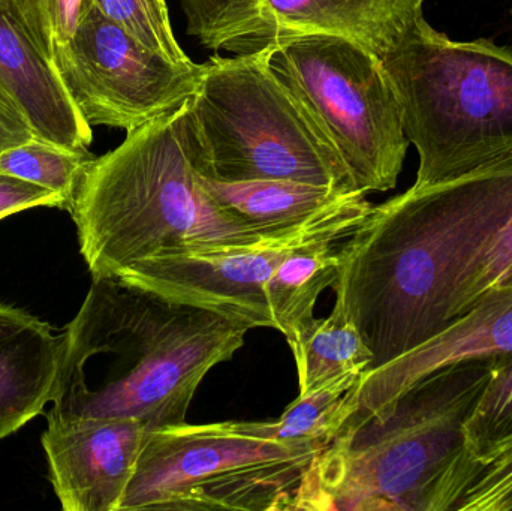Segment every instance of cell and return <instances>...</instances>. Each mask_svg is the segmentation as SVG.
Instances as JSON below:
<instances>
[{
  "label": "cell",
  "mask_w": 512,
  "mask_h": 511,
  "mask_svg": "<svg viewBox=\"0 0 512 511\" xmlns=\"http://www.w3.org/2000/svg\"><path fill=\"white\" fill-rule=\"evenodd\" d=\"M512 215V153L474 173L372 206L339 246L333 284L372 351L366 372L453 321L454 294Z\"/></svg>",
  "instance_id": "6da1fadb"
},
{
  "label": "cell",
  "mask_w": 512,
  "mask_h": 511,
  "mask_svg": "<svg viewBox=\"0 0 512 511\" xmlns=\"http://www.w3.org/2000/svg\"><path fill=\"white\" fill-rule=\"evenodd\" d=\"M249 330L120 276H93L65 332L48 423L132 419L150 431L183 425L201 381L233 359Z\"/></svg>",
  "instance_id": "7a4b0ae2"
},
{
  "label": "cell",
  "mask_w": 512,
  "mask_h": 511,
  "mask_svg": "<svg viewBox=\"0 0 512 511\" xmlns=\"http://www.w3.org/2000/svg\"><path fill=\"white\" fill-rule=\"evenodd\" d=\"M188 102L126 132L87 165L68 212L92 276L168 255L246 248L301 227L268 230L210 197L189 149Z\"/></svg>",
  "instance_id": "3957f363"
},
{
  "label": "cell",
  "mask_w": 512,
  "mask_h": 511,
  "mask_svg": "<svg viewBox=\"0 0 512 511\" xmlns=\"http://www.w3.org/2000/svg\"><path fill=\"white\" fill-rule=\"evenodd\" d=\"M495 365L441 369L339 432L316 456L300 510H454L480 468L465 425Z\"/></svg>",
  "instance_id": "277c9868"
},
{
  "label": "cell",
  "mask_w": 512,
  "mask_h": 511,
  "mask_svg": "<svg viewBox=\"0 0 512 511\" xmlns=\"http://www.w3.org/2000/svg\"><path fill=\"white\" fill-rule=\"evenodd\" d=\"M273 48L207 60L186 113L198 173L225 183L291 180L360 192L324 129L271 68Z\"/></svg>",
  "instance_id": "5b68a950"
},
{
  "label": "cell",
  "mask_w": 512,
  "mask_h": 511,
  "mask_svg": "<svg viewBox=\"0 0 512 511\" xmlns=\"http://www.w3.org/2000/svg\"><path fill=\"white\" fill-rule=\"evenodd\" d=\"M385 69L420 156L412 188L474 173L512 153V48L453 41L421 18Z\"/></svg>",
  "instance_id": "8992f818"
},
{
  "label": "cell",
  "mask_w": 512,
  "mask_h": 511,
  "mask_svg": "<svg viewBox=\"0 0 512 511\" xmlns=\"http://www.w3.org/2000/svg\"><path fill=\"white\" fill-rule=\"evenodd\" d=\"M321 447L183 423L152 431L119 511L300 510Z\"/></svg>",
  "instance_id": "52a82bcc"
},
{
  "label": "cell",
  "mask_w": 512,
  "mask_h": 511,
  "mask_svg": "<svg viewBox=\"0 0 512 511\" xmlns=\"http://www.w3.org/2000/svg\"><path fill=\"white\" fill-rule=\"evenodd\" d=\"M271 68L324 129L363 194L396 188L409 140L384 60L340 36L297 35Z\"/></svg>",
  "instance_id": "ba28073f"
},
{
  "label": "cell",
  "mask_w": 512,
  "mask_h": 511,
  "mask_svg": "<svg viewBox=\"0 0 512 511\" xmlns=\"http://www.w3.org/2000/svg\"><path fill=\"white\" fill-rule=\"evenodd\" d=\"M51 68L90 126L128 132L191 101L206 63L171 60L93 5Z\"/></svg>",
  "instance_id": "9c48e42d"
},
{
  "label": "cell",
  "mask_w": 512,
  "mask_h": 511,
  "mask_svg": "<svg viewBox=\"0 0 512 511\" xmlns=\"http://www.w3.org/2000/svg\"><path fill=\"white\" fill-rule=\"evenodd\" d=\"M372 206L366 195H355L279 239L230 251L153 258L117 276L167 299L227 315L251 329H273L265 285L280 263L312 240L345 239Z\"/></svg>",
  "instance_id": "30bf717a"
},
{
  "label": "cell",
  "mask_w": 512,
  "mask_h": 511,
  "mask_svg": "<svg viewBox=\"0 0 512 511\" xmlns=\"http://www.w3.org/2000/svg\"><path fill=\"white\" fill-rule=\"evenodd\" d=\"M508 359H512V287L490 288L426 344L364 372L346 398L339 432L375 416L408 387L441 369L474 360Z\"/></svg>",
  "instance_id": "8fae6325"
},
{
  "label": "cell",
  "mask_w": 512,
  "mask_h": 511,
  "mask_svg": "<svg viewBox=\"0 0 512 511\" xmlns=\"http://www.w3.org/2000/svg\"><path fill=\"white\" fill-rule=\"evenodd\" d=\"M150 429L138 420L48 423L42 447L65 511H119Z\"/></svg>",
  "instance_id": "7c38bea8"
},
{
  "label": "cell",
  "mask_w": 512,
  "mask_h": 511,
  "mask_svg": "<svg viewBox=\"0 0 512 511\" xmlns=\"http://www.w3.org/2000/svg\"><path fill=\"white\" fill-rule=\"evenodd\" d=\"M0 80L17 99L36 138L69 149H89L92 126L33 45L14 0H0Z\"/></svg>",
  "instance_id": "4fadbf2b"
},
{
  "label": "cell",
  "mask_w": 512,
  "mask_h": 511,
  "mask_svg": "<svg viewBox=\"0 0 512 511\" xmlns=\"http://www.w3.org/2000/svg\"><path fill=\"white\" fill-rule=\"evenodd\" d=\"M424 0H262L265 20L280 41L331 35L357 42L384 59L424 17Z\"/></svg>",
  "instance_id": "5bb4252c"
},
{
  "label": "cell",
  "mask_w": 512,
  "mask_h": 511,
  "mask_svg": "<svg viewBox=\"0 0 512 511\" xmlns=\"http://www.w3.org/2000/svg\"><path fill=\"white\" fill-rule=\"evenodd\" d=\"M65 333L23 309L0 305V440L44 411L53 399Z\"/></svg>",
  "instance_id": "9a60e30c"
},
{
  "label": "cell",
  "mask_w": 512,
  "mask_h": 511,
  "mask_svg": "<svg viewBox=\"0 0 512 511\" xmlns=\"http://www.w3.org/2000/svg\"><path fill=\"white\" fill-rule=\"evenodd\" d=\"M200 177L204 188L219 206L259 227L276 231L300 227L355 195H366L291 180L225 183L201 174Z\"/></svg>",
  "instance_id": "2e32d148"
},
{
  "label": "cell",
  "mask_w": 512,
  "mask_h": 511,
  "mask_svg": "<svg viewBox=\"0 0 512 511\" xmlns=\"http://www.w3.org/2000/svg\"><path fill=\"white\" fill-rule=\"evenodd\" d=\"M345 239L327 237L298 246L268 279L265 297L273 329L288 344L315 321L313 309L319 294L336 282L339 246Z\"/></svg>",
  "instance_id": "e0dca14e"
},
{
  "label": "cell",
  "mask_w": 512,
  "mask_h": 511,
  "mask_svg": "<svg viewBox=\"0 0 512 511\" xmlns=\"http://www.w3.org/2000/svg\"><path fill=\"white\" fill-rule=\"evenodd\" d=\"M361 375L345 374L298 396L274 422L213 423L219 431L282 444H310L325 449L339 432L343 407Z\"/></svg>",
  "instance_id": "ac0fdd59"
},
{
  "label": "cell",
  "mask_w": 512,
  "mask_h": 511,
  "mask_svg": "<svg viewBox=\"0 0 512 511\" xmlns=\"http://www.w3.org/2000/svg\"><path fill=\"white\" fill-rule=\"evenodd\" d=\"M289 347L297 363L300 395L340 375H363L373 359L372 351L339 303L327 318H315Z\"/></svg>",
  "instance_id": "d6986e66"
},
{
  "label": "cell",
  "mask_w": 512,
  "mask_h": 511,
  "mask_svg": "<svg viewBox=\"0 0 512 511\" xmlns=\"http://www.w3.org/2000/svg\"><path fill=\"white\" fill-rule=\"evenodd\" d=\"M188 35L207 50L255 53L280 39L267 23L262 0H182Z\"/></svg>",
  "instance_id": "ffe728a7"
},
{
  "label": "cell",
  "mask_w": 512,
  "mask_h": 511,
  "mask_svg": "<svg viewBox=\"0 0 512 511\" xmlns=\"http://www.w3.org/2000/svg\"><path fill=\"white\" fill-rule=\"evenodd\" d=\"M93 158L89 149H69L33 138L0 152V174L56 192L69 210L81 177Z\"/></svg>",
  "instance_id": "44dd1931"
},
{
  "label": "cell",
  "mask_w": 512,
  "mask_h": 511,
  "mask_svg": "<svg viewBox=\"0 0 512 511\" xmlns=\"http://www.w3.org/2000/svg\"><path fill=\"white\" fill-rule=\"evenodd\" d=\"M466 450L480 467L512 452V359L496 363L465 425Z\"/></svg>",
  "instance_id": "7402d4cb"
},
{
  "label": "cell",
  "mask_w": 512,
  "mask_h": 511,
  "mask_svg": "<svg viewBox=\"0 0 512 511\" xmlns=\"http://www.w3.org/2000/svg\"><path fill=\"white\" fill-rule=\"evenodd\" d=\"M18 18L33 45L48 63L66 50L92 0H14Z\"/></svg>",
  "instance_id": "603a6c76"
},
{
  "label": "cell",
  "mask_w": 512,
  "mask_h": 511,
  "mask_svg": "<svg viewBox=\"0 0 512 511\" xmlns=\"http://www.w3.org/2000/svg\"><path fill=\"white\" fill-rule=\"evenodd\" d=\"M93 5L114 23L152 50L176 62H192L182 50L162 0H92Z\"/></svg>",
  "instance_id": "cb8c5ba5"
},
{
  "label": "cell",
  "mask_w": 512,
  "mask_h": 511,
  "mask_svg": "<svg viewBox=\"0 0 512 511\" xmlns=\"http://www.w3.org/2000/svg\"><path fill=\"white\" fill-rule=\"evenodd\" d=\"M495 287H512V215L463 276L454 294L453 321Z\"/></svg>",
  "instance_id": "d4e9b609"
},
{
  "label": "cell",
  "mask_w": 512,
  "mask_h": 511,
  "mask_svg": "<svg viewBox=\"0 0 512 511\" xmlns=\"http://www.w3.org/2000/svg\"><path fill=\"white\" fill-rule=\"evenodd\" d=\"M454 511H512V452L478 468Z\"/></svg>",
  "instance_id": "484cf974"
},
{
  "label": "cell",
  "mask_w": 512,
  "mask_h": 511,
  "mask_svg": "<svg viewBox=\"0 0 512 511\" xmlns=\"http://www.w3.org/2000/svg\"><path fill=\"white\" fill-rule=\"evenodd\" d=\"M33 207L66 209L65 200L50 189L0 174V219Z\"/></svg>",
  "instance_id": "4316f807"
},
{
  "label": "cell",
  "mask_w": 512,
  "mask_h": 511,
  "mask_svg": "<svg viewBox=\"0 0 512 511\" xmlns=\"http://www.w3.org/2000/svg\"><path fill=\"white\" fill-rule=\"evenodd\" d=\"M32 126L17 99L0 80V152L33 140Z\"/></svg>",
  "instance_id": "83f0119b"
},
{
  "label": "cell",
  "mask_w": 512,
  "mask_h": 511,
  "mask_svg": "<svg viewBox=\"0 0 512 511\" xmlns=\"http://www.w3.org/2000/svg\"><path fill=\"white\" fill-rule=\"evenodd\" d=\"M162 2H165V0H162Z\"/></svg>",
  "instance_id": "f1b7e54d"
}]
</instances>
